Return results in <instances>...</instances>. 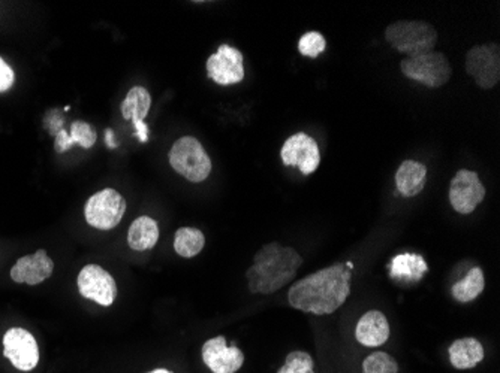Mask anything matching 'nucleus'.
<instances>
[{
  "mask_svg": "<svg viewBox=\"0 0 500 373\" xmlns=\"http://www.w3.org/2000/svg\"><path fill=\"white\" fill-rule=\"evenodd\" d=\"M105 144L108 145V148H117L118 142L114 140V131L111 129L105 131Z\"/></svg>",
  "mask_w": 500,
  "mask_h": 373,
  "instance_id": "30",
  "label": "nucleus"
},
{
  "mask_svg": "<svg viewBox=\"0 0 500 373\" xmlns=\"http://www.w3.org/2000/svg\"><path fill=\"white\" fill-rule=\"evenodd\" d=\"M151 93L144 87H134L129 90L126 99L123 100L122 115L133 123L144 122L151 111Z\"/></svg>",
  "mask_w": 500,
  "mask_h": 373,
  "instance_id": "21",
  "label": "nucleus"
},
{
  "mask_svg": "<svg viewBox=\"0 0 500 373\" xmlns=\"http://www.w3.org/2000/svg\"><path fill=\"white\" fill-rule=\"evenodd\" d=\"M385 39L394 50L412 57L435 50L437 32L426 21H397L388 26Z\"/></svg>",
  "mask_w": 500,
  "mask_h": 373,
  "instance_id": "3",
  "label": "nucleus"
},
{
  "mask_svg": "<svg viewBox=\"0 0 500 373\" xmlns=\"http://www.w3.org/2000/svg\"><path fill=\"white\" fill-rule=\"evenodd\" d=\"M450 361L459 370L477 368L484 360V346L475 337H463L453 342L450 346Z\"/></svg>",
  "mask_w": 500,
  "mask_h": 373,
  "instance_id": "17",
  "label": "nucleus"
},
{
  "mask_svg": "<svg viewBox=\"0 0 500 373\" xmlns=\"http://www.w3.org/2000/svg\"><path fill=\"white\" fill-rule=\"evenodd\" d=\"M325 47H327V41L319 32L305 33L298 41L300 55L310 57V59H316L319 55H323Z\"/></svg>",
  "mask_w": 500,
  "mask_h": 373,
  "instance_id": "26",
  "label": "nucleus"
},
{
  "mask_svg": "<svg viewBox=\"0 0 500 373\" xmlns=\"http://www.w3.org/2000/svg\"><path fill=\"white\" fill-rule=\"evenodd\" d=\"M280 156L285 166L298 167L305 175L314 174L321 163V153L316 140L306 133H296L287 140Z\"/></svg>",
  "mask_w": 500,
  "mask_h": 373,
  "instance_id": "12",
  "label": "nucleus"
},
{
  "mask_svg": "<svg viewBox=\"0 0 500 373\" xmlns=\"http://www.w3.org/2000/svg\"><path fill=\"white\" fill-rule=\"evenodd\" d=\"M355 337L361 345L368 348L383 346L390 337V324L381 310H368L359 318Z\"/></svg>",
  "mask_w": 500,
  "mask_h": 373,
  "instance_id": "15",
  "label": "nucleus"
},
{
  "mask_svg": "<svg viewBox=\"0 0 500 373\" xmlns=\"http://www.w3.org/2000/svg\"><path fill=\"white\" fill-rule=\"evenodd\" d=\"M205 238L201 230L194 227H182L176 232L174 250L178 256L192 259L204 250Z\"/></svg>",
  "mask_w": 500,
  "mask_h": 373,
  "instance_id": "23",
  "label": "nucleus"
},
{
  "mask_svg": "<svg viewBox=\"0 0 500 373\" xmlns=\"http://www.w3.org/2000/svg\"><path fill=\"white\" fill-rule=\"evenodd\" d=\"M350 276L349 266L336 263L297 281L288 292V301L307 314H332L349 297Z\"/></svg>",
  "mask_w": 500,
  "mask_h": 373,
  "instance_id": "1",
  "label": "nucleus"
},
{
  "mask_svg": "<svg viewBox=\"0 0 500 373\" xmlns=\"http://www.w3.org/2000/svg\"><path fill=\"white\" fill-rule=\"evenodd\" d=\"M207 73L219 86H234L243 81L245 66L240 50L227 44L219 47L207 60Z\"/></svg>",
  "mask_w": 500,
  "mask_h": 373,
  "instance_id": "11",
  "label": "nucleus"
},
{
  "mask_svg": "<svg viewBox=\"0 0 500 373\" xmlns=\"http://www.w3.org/2000/svg\"><path fill=\"white\" fill-rule=\"evenodd\" d=\"M98 135L86 122H73L71 131H62L56 135L55 148L57 153H66L73 145L78 144L82 148H91L96 144Z\"/></svg>",
  "mask_w": 500,
  "mask_h": 373,
  "instance_id": "19",
  "label": "nucleus"
},
{
  "mask_svg": "<svg viewBox=\"0 0 500 373\" xmlns=\"http://www.w3.org/2000/svg\"><path fill=\"white\" fill-rule=\"evenodd\" d=\"M486 198V187L477 172L461 169L455 174L450 185L451 207L455 212L469 216Z\"/></svg>",
  "mask_w": 500,
  "mask_h": 373,
  "instance_id": "8",
  "label": "nucleus"
},
{
  "mask_svg": "<svg viewBox=\"0 0 500 373\" xmlns=\"http://www.w3.org/2000/svg\"><path fill=\"white\" fill-rule=\"evenodd\" d=\"M78 292L84 299L98 305L111 306L117 296V285L113 276L98 265H87L78 275Z\"/></svg>",
  "mask_w": 500,
  "mask_h": 373,
  "instance_id": "9",
  "label": "nucleus"
},
{
  "mask_svg": "<svg viewBox=\"0 0 500 373\" xmlns=\"http://www.w3.org/2000/svg\"><path fill=\"white\" fill-rule=\"evenodd\" d=\"M47 123H48V131L53 133V135H57L60 131H62V124H64V118L56 117L55 114H50V117L47 115Z\"/></svg>",
  "mask_w": 500,
  "mask_h": 373,
  "instance_id": "28",
  "label": "nucleus"
},
{
  "mask_svg": "<svg viewBox=\"0 0 500 373\" xmlns=\"http://www.w3.org/2000/svg\"><path fill=\"white\" fill-rule=\"evenodd\" d=\"M363 373H399V364L392 355L376 351L364 360Z\"/></svg>",
  "mask_w": 500,
  "mask_h": 373,
  "instance_id": "24",
  "label": "nucleus"
},
{
  "mask_svg": "<svg viewBox=\"0 0 500 373\" xmlns=\"http://www.w3.org/2000/svg\"><path fill=\"white\" fill-rule=\"evenodd\" d=\"M4 355L15 369L29 372L37 368L39 361L37 339L24 328H10L4 336Z\"/></svg>",
  "mask_w": 500,
  "mask_h": 373,
  "instance_id": "10",
  "label": "nucleus"
},
{
  "mask_svg": "<svg viewBox=\"0 0 500 373\" xmlns=\"http://www.w3.org/2000/svg\"><path fill=\"white\" fill-rule=\"evenodd\" d=\"M134 126H135V131H137V133H135V135H137L140 142H142V144H146L147 140H149V127H147L146 123H134Z\"/></svg>",
  "mask_w": 500,
  "mask_h": 373,
  "instance_id": "29",
  "label": "nucleus"
},
{
  "mask_svg": "<svg viewBox=\"0 0 500 373\" xmlns=\"http://www.w3.org/2000/svg\"><path fill=\"white\" fill-rule=\"evenodd\" d=\"M149 373H173V372H171V370H168V369H155V370H151V372Z\"/></svg>",
  "mask_w": 500,
  "mask_h": 373,
  "instance_id": "31",
  "label": "nucleus"
},
{
  "mask_svg": "<svg viewBox=\"0 0 500 373\" xmlns=\"http://www.w3.org/2000/svg\"><path fill=\"white\" fill-rule=\"evenodd\" d=\"M278 373H315V361L306 351H292Z\"/></svg>",
  "mask_w": 500,
  "mask_h": 373,
  "instance_id": "25",
  "label": "nucleus"
},
{
  "mask_svg": "<svg viewBox=\"0 0 500 373\" xmlns=\"http://www.w3.org/2000/svg\"><path fill=\"white\" fill-rule=\"evenodd\" d=\"M203 361L213 373H236L245 363V354L236 345L228 346L227 339L216 336L203 345Z\"/></svg>",
  "mask_w": 500,
  "mask_h": 373,
  "instance_id": "13",
  "label": "nucleus"
},
{
  "mask_svg": "<svg viewBox=\"0 0 500 373\" xmlns=\"http://www.w3.org/2000/svg\"><path fill=\"white\" fill-rule=\"evenodd\" d=\"M401 72L406 78L421 82L428 89L445 86L453 77V69L444 53L430 51L401 60Z\"/></svg>",
  "mask_w": 500,
  "mask_h": 373,
  "instance_id": "5",
  "label": "nucleus"
},
{
  "mask_svg": "<svg viewBox=\"0 0 500 373\" xmlns=\"http://www.w3.org/2000/svg\"><path fill=\"white\" fill-rule=\"evenodd\" d=\"M427 178V167L415 160L401 163L396 172V187L405 198L418 196L424 190Z\"/></svg>",
  "mask_w": 500,
  "mask_h": 373,
  "instance_id": "16",
  "label": "nucleus"
},
{
  "mask_svg": "<svg viewBox=\"0 0 500 373\" xmlns=\"http://www.w3.org/2000/svg\"><path fill=\"white\" fill-rule=\"evenodd\" d=\"M15 81L14 71L0 57V93L10 90Z\"/></svg>",
  "mask_w": 500,
  "mask_h": 373,
  "instance_id": "27",
  "label": "nucleus"
},
{
  "mask_svg": "<svg viewBox=\"0 0 500 373\" xmlns=\"http://www.w3.org/2000/svg\"><path fill=\"white\" fill-rule=\"evenodd\" d=\"M427 270V263L419 254H399L392 259L390 275L399 283H418Z\"/></svg>",
  "mask_w": 500,
  "mask_h": 373,
  "instance_id": "18",
  "label": "nucleus"
},
{
  "mask_svg": "<svg viewBox=\"0 0 500 373\" xmlns=\"http://www.w3.org/2000/svg\"><path fill=\"white\" fill-rule=\"evenodd\" d=\"M466 72L481 89H493L500 81V47L486 44L470 48L466 55Z\"/></svg>",
  "mask_w": 500,
  "mask_h": 373,
  "instance_id": "7",
  "label": "nucleus"
},
{
  "mask_svg": "<svg viewBox=\"0 0 500 373\" xmlns=\"http://www.w3.org/2000/svg\"><path fill=\"white\" fill-rule=\"evenodd\" d=\"M55 270V263L44 250L35 252L32 256H24L17 260L11 269V278L17 284L38 285L50 278Z\"/></svg>",
  "mask_w": 500,
  "mask_h": 373,
  "instance_id": "14",
  "label": "nucleus"
},
{
  "mask_svg": "<svg viewBox=\"0 0 500 373\" xmlns=\"http://www.w3.org/2000/svg\"><path fill=\"white\" fill-rule=\"evenodd\" d=\"M159 239V225L151 216H140L134 221L128 233L129 247L135 251H147L155 247Z\"/></svg>",
  "mask_w": 500,
  "mask_h": 373,
  "instance_id": "20",
  "label": "nucleus"
},
{
  "mask_svg": "<svg viewBox=\"0 0 500 373\" xmlns=\"http://www.w3.org/2000/svg\"><path fill=\"white\" fill-rule=\"evenodd\" d=\"M169 165L191 182H203L211 172V160L200 140L183 136L169 151Z\"/></svg>",
  "mask_w": 500,
  "mask_h": 373,
  "instance_id": "4",
  "label": "nucleus"
},
{
  "mask_svg": "<svg viewBox=\"0 0 500 373\" xmlns=\"http://www.w3.org/2000/svg\"><path fill=\"white\" fill-rule=\"evenodd\" d=\"M303 265V257L291 247H282L272 242L261 248L250 266L246 278L250 292L254 294H272L279 292L296 278L297 272Z\"/></svg>",
  "mask_w": 500,
  "mask_h": 373,
  "instance_id": "2",
  "label": "nucleus"
},
{
  "mask_svg": "<svg viewBox=\"0 0 500 373\" xmlns=\"http://www.w3.org/2000/svg\"><path fill=\"white\" fill-rule=\"evenodd\" d=\"M126 212V200L113 189H105L87 200L84 216L91 227L111 230L118 225Z\"/></svg>",
  "mask_w": 500,
  "mask_h": 373,
  "instance_id": "6",
  "label": "nucleus"
},
{
  "mask_svg": "<svg viewBox=\"0 0 500 373\" xmlns=\"http://www.w3.org/2000/svg\"><path fill=\"white\" fill-rule=\"evenodd\" d=\"M486 287V278L481 267H472L461 281L455 283L451 288L453 297L460 303L475 301Z\"/></svg>",
  "mask_w": 500,
  "mask_h": 373,
  "instance_id": "22",
  "label": "nucleus"
}]
</instances>
